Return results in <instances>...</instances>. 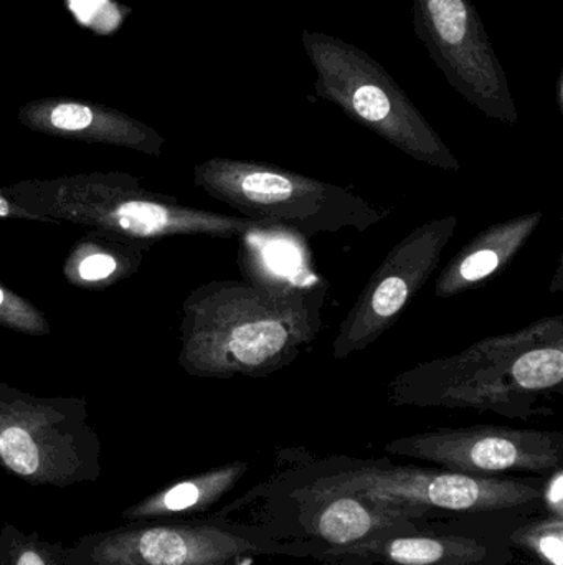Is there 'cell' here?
<instances>
[{"label": "cell", "mask_w": 563, "mask_h": 565, "mask_svg": "<svg viewBox=\"0 0 563 565\" xmlns=\"http://www.w3.org/2000/svg\"><path fill=\"white\" fill-rule=\"evenodd\" d=\"M327 281H208L182 305L178 365L192 377L261 379L290 367L323 328Z\"/></svg>", "instance_id": "1"}, {"label": "cell", "mask_w": 563, "mask_h": 565, "mask_svg": "<svg viewBox=\"0 0 563 565\" xmlns=\"http://www.w3.org/2000/svg\"><path fill=\"white\" fill-rule=\"evenodd\" d=\"M545 477L478 478L436 467L397 465L389 458L329 455L303 450L278 457V470L217 514L241 510L258 498L356 494L372 503L422 518L526 511L541 513Z\"/></svg>", "instance_id": "2"}, {"label": "cell", "mask_w": 563, "mask_h": 565, "mask_svg": "<svg viewBox=\"0 0 563 565\" xmlns=\"http://www.w3.org/2000/svg\"><path fill=\"white\" fill-rule=\"evenodd\" d=\"M563 387V315L489 335L448 358L420 362L392 379L396 407L492 412L531 420Z\"/></svg>", "instance_id": "3"}, {"label": "cell", "mask_w": 563, "mask_h": 565, "mask_svg": "<svg viewBox=\"0 0 563 565\" xmlns=\"http://www.w3.org/2000/svg\"><path fill=\"white\" fill-rule=\"evenodd\" d=\"M0 192L48 224L72 222L136 241L154 242L175 235L247 238L271 231L250 218L188 207L171 195L141 188L138 178L122 172L29 179L6 185Z\"/></svg>", "instance_id": "4"}, {"label": "cell", "mask_w": 563, "mask_h": 565, "mask_svg": "<svg viewBox=\"0 0 563 565\" xmlns=\"http://www.w3.org/2000/svg\"><path fill=\"white\" fill-rule=\"evenodd\" d=\"M194 184L245 218L271 231L283 228L304 237L367 232L389 215L350 188L270 162L208 159L195 166Z\"/></svg>", "instance_id": "5"}, {"label": "cell", "mask_w": 563, "mask_h": 565, "mask_svg": "<svg viewBox=\"0 0 563 565\" xmlns=\"http://www.w3.org/2000/svg\"><path fill=\"white\" fill-rule=\"evenodd\" d=\"M301 42L316 72L314 89L320 98L422 164L450 172L462 169L455 152L369 53L310 30H303Z\"/></svg>", "instance_id": "6"}, {"label": "cell", "mask_w": 563, "mask_h": 565, "mask_svg": "<svg viewBox=\"0 0 563 565\" xmlns=\"http://www.w3.org/2000/svg\"><path fill=\"white\" fill-rule=\"evenodd\" d=\"M73 565H258L284 557V541L257 523L227 516L139 521L83 537L69 547Z\"/></svg>", "instance_id": "7"}, {"label": "cell", "mask_w": 563, "mask_h": 565, "mask_svg": "<svg viewBox=\"0 0 563 565\" xmlns=\"http://www.w3.org/2000/svg\"><path fill=\"white\" fill-rule=\"evenodd\" d=\"M99 440L85 401L42 398L0 384V463L32 487L99 477Z\"/></svg>", "instance_id": "8"}, {"label": "cell", "mask_w": 563, "mask_h": 565, "mask_svg": "<svg viewBox=\"0 0 563 565\" xmlns=\"http://www.w3.org/2000/svg\"><path fill=\"white\" fill-rule=\"evenodd\" d=\"M534 514L488 511L422 518L354 546L310 551L304 559L337 565H515L512 533Z\"/></svg>", "instance_id": "9"}, {"label": "cell", "mask_w": 563, "mask_h": 565, "mask_svg": "<svg viewBox=\"0 0 563 565\" xmlns=\"http://www.w3.org/2000/svg\"><path fill=\"white\" fill-rule=\"evenodd\" d=\"M413 30L469 105L496 121H519L508 75L473 0H413Z\"/></svg>", "instance_id": "10"}, {"label": "cell", "mask_w": 563, "mask_h": 565, "mask_svg": "<svg viewBox=\"0 0 563 565\" xmlns=\"http://www.w3.org/2000/svg\"><path fill=\"white\" fill-rule=\"evenodd\" d=\"M383 450L478 478L549 477L563 470V434L559 430L443 427L396 438Z\"/></svg>", "instance_id": "11"}, {"label": "cell", "mask_w": 563, "mask_h": 565, "mask_svg": "<svg viewBox=\"0 0 563 565\" xmlns=\"http://www.w3.org/2000/svg\"><path fill=\"white\" fill-rule=\"evenodd\" d=\"M458 217L433 218L413 228L383 258L337 329L333 358L346 361L382 338L422 291L458 231Z\"/></svg>", "instance_id": "12"}, {"label": "cell", "mask_w": 563, "mask_h": 565, "mask_svg": "<svg viewBox=\"0 0 563 565\" xmlns=\"http://www.w3.org/2000/svg\"><path fill=\"white\" fill-rule=\"evenodd\" d=\"M253 523L286 543V557L304 559L310 551L347 547L422 516L372 503L356 494L258 498ZM245 507V508H247Z\"/></svg>", "instance_id": "13"}, {"label": "cell", "mask_w": 563, "mask_h": 565, "mask_svg": "<svg viewBox=\"0 0 563 565\" xmlns=\"http://www.w3.org/2000/svg\"><path fill=\"white\" fill-rule=\"evenodd\" d=\"M17 118L25 128L53 138L111 145L161 158L164 136L132 116L75 98H40L20 106Z\"/></svg>", "instance_id": "14"}, {"label": "cell", "mask_w": 563, "mask_h": 565, "mask_svg": "<svg viewBox=\"0 0 563 565\" xmlns=\"http://www.w3.org/2000/svg\"><path fill=\"white\" fill-rule=\"evenodd\" d=\"M542 221V212H531L483 228L440 271L436 298H455L498 277L521 254Z\"/></svg>", "instance_id": "15"}, {"label": "cell", "mask_w": 563, "mask_h": 565, "mask_svg": "<svg viewBox=\"0 0 563 565\" xmlns=\"http://www.w3.org/2000/svg\"><path fill=\"white\" fill-rule=\"evenodd\" d=\"M250 471L248 461H230L175 481L121 514L126 523L194 520L220 503Z\"/></svg>", "instance_id": "16"}, {"label": "cell", "mask_w": 563, "mask_h": 565, "mask_svg": "<svg viewBox=\"0 0 563 565\" xmlns=\"http://www.w3.org/2000/svg\"><path fill=\"white\" fill-rule=\"evenodd\" d=\"M151 248L152 242L93 228L69 252L63 264V277L76 288H109L132 277Z\"/></svg>", "instance_id": "17"}, {"label": "cell", "mask_w": 563, "mask_h": 565, "mask_svg": "<svg viewBox=\"0 0 563 565\" xmlns=\"http://www.w3.org/2000/svg\"><path fill=\"white\" fill-rule=\"evenodd\" d=\"M516 557L539 565H563V518L541 511L512 533Z\"/></svg>", "instance_id": "18"}, {"label": "cell", "mask_w": 563, "mask_h": 565, "mask_svg": "<svg viewBox=\"0 0 563 565\" xmlns=\"http://www.w3.org/2000/svg\"><path fill=\"white\" fill-rule=\"evenodd\" d=\"M0 565H73V561L69 547L6 526L0 534Z\"/></svg>", "instance_id": "19"}, {"label": "cell", "mask_w": 563, "mask_h": 565, "mask_svg": "<svg viewBox=\"0 0 563 565\" xmlns=\"http://www.w3.org/2000/svg\"><path fill=\"white\" fill-rule=\"evenodd\" d=\"M0 326L26 335H48L52 332L45 315L0 282Z\"/></svg>", "instance_id": "20"}, {"label": "cell", "mask_w": 563, "mask_h": 565, "mask_svg": "<svg viewBox=\"0 0 563 565\" xmlns=\"http://www.w3.org/2000/svg\"><path fill=\"white\" fill-rule=\"evenodd\" d=\"M542 511L552 516L563 518V470L554 471L545 477Z\"/></svg>", "instance_id": "21"}, {"label": "cell", "mask_w": 563, "mask_h": 565, "mask_svg": "<svg viewBox=\"0 0 563 565\" xmlns=\"http://www.w3.org/2000/svg\"><path fill=\"white\" fill-rule=\"evenodd\" d=\"M2 218H22V221H36L46 222L40 215L32 214V212L23 209L22 205L17 204L12 199L7 198L0 192V221Z\"/></svg>", "instance_id": "22"}, {"label": "cell", "mask_w": 563, "mask_h": 565, "mask_svg": "<svg viewBox=\"0 0 563 565\" xmlns=\"http://www.w3.org/2000/svg\"><path fill=\"white\" fill-rule=\"evenodd\" d=\"M562 93H563V76H562V73H561V76H559V79H557V105H559V108H561V111H563V96H562Z\"/></svg>", "instance_id": "23"}, {"label": "cell", "mask_w": 563, "mask_h": 565, "mask_svg": "<svg viewBox=\"0 0 563 565\" xmlns=\"http://www.w3.org/2000/svg\"><path fill=\"white\" fill-rule=\"evenodd\" d=\"M316 565H337V564H316Z\"/></svg>", "instance_id": "24"}]
</instances>
